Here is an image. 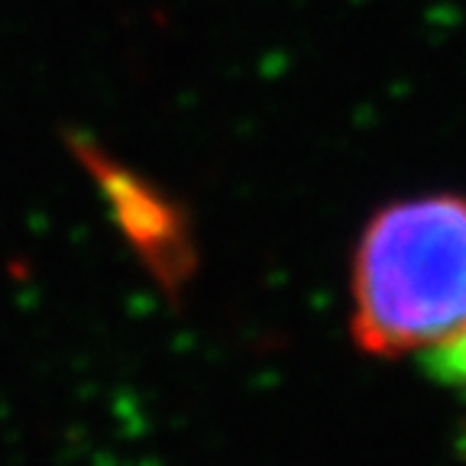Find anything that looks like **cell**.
I'll list each match as a JSON object with an SVG mask.
<instances>
[{"label":"cell","mask_w":466,"mask_h":466,"mask_svg":"<svg viewBox=\"0 0 466 466\" xmlns=\"http://www.w3.org/2000/svg\"><path fill=\"white\" fill-rule=\"evenodd\" d=\"M350 301V334L379 360L424 357L466 330V195H415L372 214Z\"/></svg>","instance_id":"6da1fadb"},{"label":"cell","mask_w":466,"mask_h":466,"mask_svg":"<svg viewBox=\"0 0 466 466\" xmlns=\"http://www.w3.org/2000/svg\"><path fill=\"white\" fill-rule=\"evenodd\" d=\"M424 363L441 386L457 392L466 401V330H460L457 337H451L431 353H424Z\"/></svg>","instance_id":"7a4b0ae2"}]
</instances>
